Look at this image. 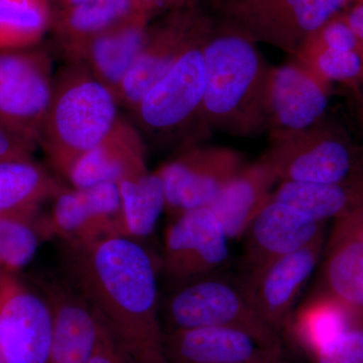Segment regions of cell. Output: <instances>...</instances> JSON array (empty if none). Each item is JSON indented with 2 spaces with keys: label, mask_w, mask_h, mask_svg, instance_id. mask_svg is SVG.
<instances>
[{
  "label": "cell",
  "mask_w": 363,
  "mask_h": 363,
  "mask_svg": "<svg viewBox=\"0 0 363 363\" xmlns=\"http://www.w3.org/2000/svg\"><path fill=\"white\" fill-rule=\"evenodd\" d=\"M111 90L87 69L68 62L55 73L51 104L40 147L64 177L71 167L106 136L121 116Z\"/></svg>",
  "instance_id": "3"
},
{
  "label": "cell",
  "mask_w": 363,
  "mask_h": 363,
  "mask_svg": "<svg viewBox=\"0 0 363 363\" xmlns=\"http://www.w3.org/2000/svg\"><path fill=\"white\" fill-rule=\"evenodd\" d=\"M123 205L121 235L138 240L154 233L166 207L164 184L157 171L145 172L117 184Z\"/></svg>",
  "instance_id": "26"
},
{
  "label": "cell",
  "mask_w": 363,
  "mask_h": 363,
  "mask_svg": "<svg viewBox=\"0 0 363 363\" xmlns=\"http://www.w3.org/2000/svg\"><path fill=\"white\" fill-rule=\"evenodd\" d=\"M313 363H363V323H355L312 355Z\"/></svg>",
  "instance_id": "31"
},
{
  "label": "cell",
  "mask_w": 363,
  "mask_h": 363,
  "mask_svg": "<svg viewBox=\"0 0 363 363\" xmlns=\"http://www.w3.org/2000/svg\"><path fill=\"white\" fill-rule=\"evenodd\" d=\"M43 294L54 314L48 363H88L96 344L99 318L68 283L45 281Z\"/></svg>",
  "instance_id": "21"
},
{
  "label": "cell",
  "mask_w": 363,
  "mask_h": 363,
  "mask_svg": "<svg viewBox=\"0 0 363 363\" xmlns=\"http://www.w3.org/2000/svg\"><path fill=\"white\" fill-rule=\"evenodd\" d=\"M86 0H52L50 4L52 11H58V9H68V7L76 6V4L84 2Z\"/></svg>",
  "instance_id": "38"
},
{
  "label": "cell",
  "mask_w": 363,
  "mask_h": 363,
  "mask_svg": "<svg viewBox=\"0 0 363 363\" xmlns=\"http://www.w3.org/2000/svg\"><path fill=\"white\" fill-rule=\"evenodd\" d=\"M162 350L169 363H290L284 348L229 327L164 332Z\"/></svg>",
  "instance_id": "16"
},
{
  "label": "cell",
  "mask_w": 363,
  "mask_h": 363,
  "mask_svg": "<svg viewBox=\"0 0 363 363\" xmlns=\"http://www.w3.org/2000/svg\"><path fill=\"white\" fill-rule=\"evenodd\" d=\"M300 60L327 82L363 88V50L323 49L298 55Z\"/></svg>",
  "instance_id": "30"
},
{
  "label": "cell",
  "mask_w": 363,
  "mask_h": 363,
  "mask_svg": "<svg viewBox=\"0 0 363 363\" xmlns=\"http://www.w3.org/2000/svg\"><path fill=\"white\" fill-rule=\"evenodd\" d=\"M52 236L47 216L0 214V269L18 274L32 262L44 238Z\"/></svg>",
  "instance_id": "28"
},
{
  "label": "cell",
  "mask_w": 363,
  "mask_h": 363,
  "mask_svg": "<svg viewBox=\"0 0 363 363\" xmlns=\"http://www.w3.org/2000/svg\"><path fill=\"white\" fill-rule=\"evenodd\" d=\"M351 1L355 2V4H363V0H351Z\"/></svg>",
  "instance_id": "39"
},
{
  "label": "cell",
  "mask_w": 363,
  "mask_h": 363,
  "mask_svg": "<svg viewBox=\"0 0 363 363\" xmlns=\"http://www.w3.org/2000/svg\"><path fill=\"white\" fill-rule=\"evenodd\" d=\"M362 195L363 177L346 183L284 181L272 193V199L325 223L350 210Z\"/></svg>",
  "instance_id": "25"
},
{
  "label": "cell",
  "mask_w": 363,
  "mask_h": 363,
  "mask_svg": "<svg viewBox=\"0 0 363 363\" xmlns=\"http://www.w3.org/2000/svg\"><path fill=\"white\" fill-rule=\"evenodd\" d=\"M352 313L335 298L316 293L291 318L286 331L298 345L312 355L353 324Z\"/></svg>",
  "instance_id": "27"
},
{
  "label": "cell",
  "mask_w": 363,
  "mask_h": 363,
  "mask_svg": "<svg viewBox=\"0 0 363 363\" xmlns=\"http://www.w3.org/2000/svg\"><path fill=\"white\" fill-rule=\"evenodd\" d=\"M330 87L300 60L271 67L266 88L267 130H304L323 121Z\"/></svg>",
  "instance_id": "13"
},
{
  "label": "cell",
  "mask_w": 363,
  "mask_h": 363,
  "mask_svg": "<svg viewBox=\"0 0 363 363\" xmlns=\"http://www.w3.org/2000/svg\"><path fill=\"white\" fill-rule=\"evenodd\" d=\"M362 177H363V156H362Z\"/></svg>",
  "instance_id": "41"
},
{
  "label": "cell",
  "mask_w": 363,
  "mask_h": 363,
  "mask_svg": "<svg viewBox=\"0 0 363 363\" xmlns=\"http://www.w3.org/2000/svg\"><path fill=\"white\" fill-rule=\"evenodd\" d=\"M140 14L143 13L133 0H86L68 9L52 11L51 30L64 50Z\"/></svg>",
  "instance_id": "23"
},
{
  "label": "cell",
  "mask_w": 363,
  "mask_h": 363,
  "mask_svg": "<svg viewBox=\"0 0 363 363\" xmlns=\"http://www.w3.org/2000/svg\"><path fill=\"white\" fill-rule=\"evenodd\" d=\"M162 315L169 327L164 332L229 327L247 331L267 345L284 348L283 335L260 317L245 279L219 271L176 284L161 303Z\"/></svg>",
  "instance_id": "4"
},
{
  "label": "cell",
  "mask_w": 363,
  "mask_h": 363,
  "mask_svg": "<svg viewBox=\"0 0 363 363\" xmlns=\"http://www.w3.org/2000/svg\"><path fill=\"white\" fill-rule=\"evenodd\" d=\"M54 80L51 55L38 45L0 51V125L40 147Z\"/></svg>",
  "instance_id": "8"
},
{
  "label": "cell",
  "mask_w": 363,
  "mask_h": 363,
  "mask_svg": "<svg viewBox=\"0 0 363 363\" xmlns=\"http://www.w3.org/2000/svg\"><path fill=\"white\" fill-rule=\"evenodd\" d=\"M51 18L47 0H0V51L39 45Z\"/></svg>",
  "instance_id": "29"
},
{
  "label": "cell",
  "mask_w": 363,
  "mask_h": 363,
  "mask_svg": "<svg viewBox=\"0 0 363 363\" xmlns=\"http://www.w3.org/2000/svg\"><path fill=\"white\" fill-rule=\"evenodd\" d=\"M130 363H169L164 350H150L130 354Z\"/></svg>",
  "instance_id": "36"
},
{
  "label": "cell",
  "mask_w": 363,
  "mask_h": 363,
  "mask_svg": "<svg viewBox=\"0 0 363 363\" xmlns=\"http://www.w3.org/2000/svg\"><path fill=\"white\" fill-rule=\"evenodd\" d=\"M37 147L0 125V162L33 160Z\"/></svg>",
  "instance_id": "33"
},
{
  "label": "cell",
  "mask_w": 363,
  "mask_h": 363,
  "mask_svg": "<svg viewBox=\"0 0 363 363\" xmlns=\"http://www.w3.org/2000/svg\"><path fill=\"white\" fill-rule=\"evenodd\" d=\"M362 156L343 130L324 118L304 130L271 131L260 160L279 182L346 183L362 178Z\"/></svg>",
  "instance_id": "6"
},
{
  "label": "cell",
  "mask_w": 363,
  "mask_h": 363,
  "mask_svg": "<svg viewBox=\"0 0 363 363\" xmlns=\"http://www.w3.org/2000/svg\"><path fill=\"white\" fill-rule=\"evenodd\" d=\"M63 187L35 159L0 162V214L40 211Z\"/></svg>",
  "instance_id": "24"
},
{
  "label": "cell",
  "mask_w": 363,
  "mask_h": 363,
  "mask_svg": "<svg viewBox=\"0 0 363 363\" xmlns=\"http://www.w3.org/2000/svg\"><path fill=\"white\" fill-rule=\"evenodd\" d=\"M214 25L213 16L194 0L169 9L164 18L150 25L142 50L119 90V106L133 111L184 52L206 39Z\"/></svg>",
  "instance_id": "9"
},
{
  "label": "cell",
  "mask_w": 363,
  "mask_h": 363,
  "mask_svg": "<svg viewBox=\"0 0 363 363\" xmlns=\"http://www.w3.org/2000/svg\"><path fill=\"white\" fill-rule=\"evenodd\" d=\"M324 245L323 233L306 247L243 278L260 317L281 335L288 329L294 306L316 269Z\"/></svg>",
  "instance_id": "14"
},
{
  "label": "cell",
  "mask_w": 363,
  "mask_h": 363,
  "mask_svg": "<svg viewBox=\"0 0 363 363\" xmlns=\"http://www.w3.org/2000/svg\"><path fill=\"white\" fill-rule=\"evenodd\" d=\"M215 20V18H214ZM206 86L202 119L205 130L233 138L267 130V65L255 44L215 21L203 45Z\"/></svg>",
  "instance_id": "2"
},
{
  "label": "cell",
  "mask_w": 363,
  "mask_h": 363,
  "mask_svg": "<svg viewBox=\"0 0 363 363\" xmlns=\"http://www.w3.org/2000/svg\"><path fill=\"white\" fill-rule=\"evenodd\" d=\"M342 16L353 32L363 42V4H355L354 6L348 7L343 11Z\"/></svg>",
  "instance_id": "34"
},
{
  "label": "cell",
  "mask_w": 363,
  "mask_h": 363,
  "mask_svg": "<svg viewBox=\"0 0 363 363\" xmlns=\"http://www.w3.org/2000/svg\"><path fill=\"white\" fill-rule=\"evenodd\" d=\"M54 314L44 294L0 269V363H48Z\"/></svg>",
  "instance_id": "10"
},
{
  "label": "cell",
  "mask_w": 363,
  "mask_h": 363,
  "mask_svg": "<svg viewBox=\"0 0 363 363\" xmlns=\"http://www.w3.org/2000/svg\"><path fill=\"white\" fill-rule=\"evenodd\" d=\"M279 179L269 166L259 161L247 164L224 186L210 203L229 240L245 235L262 207L272 199Z\"/></svg>",
  "instance_id": "22"
},
{
  "label": "cell",
  "mask_w": 363,
  "mask_h": 363,
  "mask_svg": "<svg viewBox=\"0 0 363 363\" xmlns=\"http://www.w3.org/2000/svg\"><path fill=\"white\" fill-rule=\"evenodd\" d=\"M206 39L184 52L131 111L143 138L147 136L161 145L183 143L186 149L191 147L186 136L189 128L199 125L205 130L202 111L206 68L203 45Z\"/></svg>",
  "instance_id": "7"
},
{
  "label": "cell",
  "mask_w": 363,
  "mask_h": 363,
  "mask_svg": "<svg viewBox=\"0 0 363 363\" xmlns=\"http://www.w3.org/2000/svg\"><path fill=\"white\" fill-rule=\"evenodd\" d=\"M229 238L209 207L174 217L164 235L162 269L179 284L220 271L228 262Z\"/></svg>",
  "instance_id": "12"
},
{
  "label": "cell",
  "mask_w": 363,
  "mask_h": 363,
  "mask_svg": "<svg viewBox=\"0 0 363 363\" xmlns=\"http://www.w3.org/2000/svg\"><path fill=\"white\" fill-rule=\"evenodd\" d=\"M152 20L140 14L91 39L66 48L64 54L68 62L87 69L117 99L142 50Z\"/></svg>",
  "instance_id": "19"
},
{
  "label": "cell",
  "mask_w": 363,
  "mask_h": 363,
  "mask_svg": "<svg viewBox=\"0 0 363 363\" xmlns=\"http://www.w3.org/2000/svg\"><path fill=\"white\" fill-rule=\"evenodd\" d=\"M64 242L63 267L69 285L128 354L162 350L157 267L140 241L107 235Z\"/></svg>",
  "instance_id": "1"
},
{
  "label": "cell",
  "mask_w": 363,
  "mask_h": 363,
  "mask_svg": "<svg viewBox=\"0 0 363 363\" xmlns=\"http://www.w3.org/2000/svg\"><path fill=\"white\" fill-rule=\"evenodd\" d=\"M140 13L154 18L157 13L168 9L169 0H133Z\"/></svg>",
  "instance_id": "35"
},
{
  "label": "cell",
  "mask_w": 363,
  "mask_h": 363,
  "mask_svg": "<svg viewBox=\"0 0 363 363\" xmlns=\"http://www.w3.org/2000/svg\"><path fill=\"white\" fill-rule=\"evenodd\" d=\"M88 363H130L128 351L100 319L96 344Z\"/></svg>",
  "instance_id": "32"
},
{
  "label": "cell",
  "mask_w": 363,
  "mask_h": 363,
  "mask_svg": "<svg viewBox=\"0 0 363 363\" xmlns=\"http://www.w3.org/2000/svg\"><path fill=\"white\" fill-rule=\"evenodd\" d=\"M351 0H212V16L221 28L296 58L308 39L342 13Z\"/></svg>",
  "instance_id": "5"
},
{
  "label": "cell",
  "mask_w": 363,
  "mask_h": 363,
  "mask_svg": "<svg viewBox=\"0 0 363 363\" xmlns=\"http://www.w3.org/2000/svg\"><path fill=\"white\" fill-rule=\"evenodd\" d=\"M321 289L345 306L363 323V195L335 218L325 248Z\"/></svg>",
  "instance_id": "17"
},
{
  "label": "cell",
  "mask_w": 363,
  "mask_h": 363,
  "mask_svg": "<svg viewBox=\"0 0 363 363\" xmlns=\"http://www.w3.org/2000/svg\"><path fill=\"white\" fill-rule=\"evenodd\" d=\"M240 152L224 147L191 145L157 169L164 184V210L172 217L209 206L245 166Z\"/></svg>",
  "instance_id": "11"
},
{
  "label": "cell",
  "mask_w": 363,
  "mask_h": 363,
  "mask_svg": "<svg viewBox=\"0 0 363 363\" xmlns=\"http://www.w3.org/2000/svg\"><path fill=\"white\" fill-rule=\"evenodd\" d=\"M48 224L64 241H90L121 235L123 205L116 183L87 188L64 186L55 196Z\"/></svg>",
  "instance_id": "15"
},
{
  "label": "cell",
  "mask_w": 363,
  "mask_h": 363,
  "mask_svg": "<svg viewBox=\"0 0 363 363\" xmlns=\"http://www.w3.org/2000/svg\"><path fill=\"white\" fill-rule=\"evenodd\" d=\"M353 92H354L355 116H357V124L363 138V88L353 90Z\"/></svg>",
  "instance_id": "37"
},
{
  "label": "cell",
  "mask_w": 363,
  "mask_h": 363,
  "mask_svg": "<svg viewBox=\"0 0 363 363\" xmlns=\"http://www.w3.org/2000/svg\"><path fill=\"white\" fill-rule=\"evenodd\" d=\"M149 171L145 138L135 123L119 116L111 130L80 157L65 176L73 188L116 183Z\"/></svg>",
  "instance_id": "20"
},
{
  "label": "cell",
  "mask_w": 363,
  "mask_h": 363,
  "mask_svg": "<svg viewBox=\"0 0 363 363\" xmlns=\"http://www.w3.org/2000/svg\"><path fill=\"white\" fill-rule=\"evenodd\" d=\"M47 1H48V4H49V6H50V4H51L52 0H47Z\"/></svg>",
  "instance_id": "40"
},
{
  "label": "cell",
  "mask_w": 363,
  "mask_h": 363,
  "mask_svg": "<svg viewBox=\"0 0 363 363\" xmlns=\"http://www.w3.org/2000/svg\"><path fill=\"white\" fill-rule=\"evenodd\" d=\"M324 223L286 203L269 200L245 231V278L316 240Z\"/></svg>",
  "instance_id": "18"
}]
</instances>
